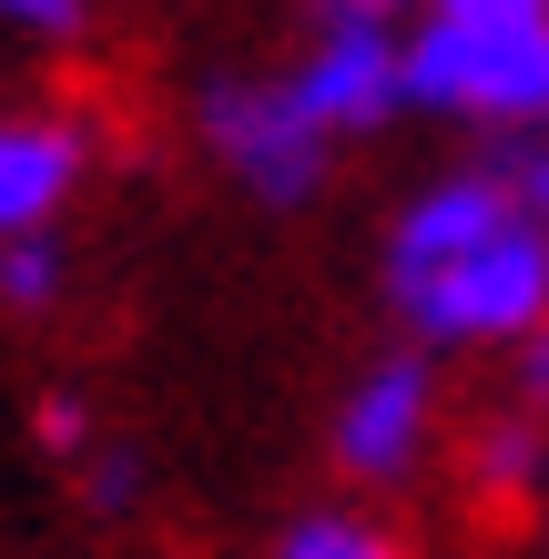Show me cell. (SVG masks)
<instances>
[{
    "label": "cell",
    "instance_id": "obj_5",
    "mask_svg": "<svg viewBox=\"0 0 549 559\" xmlns=\"http://www.w3.org/2000/svg\"><path fill=\"white\" fill-rule=\"evenodd\" d=\"M417 438H428V367L417 356H386V367H367V386L336 407V457L357 478H407Z\"/></svg>",
    "mask_w": 549,
    "mask_h": 559
},
{
    "label": "cell",
    "instance_id": "obj_14",
    "mask_svg": "<svg viewBox=\"0 0 549 559\" xmlns=\"http://www.w3.org/2000/svg\"><path fill=\"white\" fill-rule=\"evenodd\" d=\"M438 11H549V0H438Z\"/></svg>",
    "mask_w": 549,
    "mask_h": 559
},
{
    "label": "cell",
    "instance_id": "obj_10",
    "mask_svg": "<svg viewBox=\"0 0 549 559\" xmlns=\"http://www.w3.org/2000/svg\"><path fill=\"white\" fill-rule=\"evenodd\" d=\"M133 488H143V468L122 448H103V457H82V499L92 509H133Z\"/></svg>",
    "mask_w": 549,
    "mask_h": 559
},
{
    "label": "cell",
    "instance_id": "obj_13",
    "mask_svg": "<svg viewBox=\"0 0 549 559\" xmlns=\"http://www.w3.org/2000/svg\"><path fill=\"white\" fill-rule=\"evenodd\" d=\"M41 438H51V448H82V407L51 397V407H41Z\"/></svg>",
    "mask_w": 549,
    "mask_h": 559
},
{
    "label": "cell",
    "instance_id": "obj_8",
    "mask_svg": "<svg viewBox=\"0 0 549 559\" xmlns=\"http://www.w3.org/2000/svg\"><path fill=\"white\" fill-rule=\"evenodd\" d=\"M51 295H61V254L41 235L0 245V306H51Z\"/></svg>",
    "mask_w": 549,
    "mask_h": 559
},
{
    "label": "cell",
    "instance_id": "obj_7",
    "mask_svg": "<svg viewBox=\"0 0 549 559\" xmlns=\"http://www.w3.org/2000/svg\"><path fill=\"white\" fill-rule=\"evenodd\" d=\"M285 559H397L367 519H296L285 530Z\"/></svg>",
    "mask_w": 549,
    "mask_h": 559
},
{
    "label": "cell",
    "instance_id": "obj_11",
    "mask_svg": "<svg viewBox=\"0 0 549 559\" xmlns=\"http://www.w3.org/2000/svg\"><path fill=\"white\" fill-rule=\"evenodd\" d=\"M0 21H21V31H72L82 0H0Z\"/></svg>",
    "mask_w": 549,
    "mask_h": 559
},
{
    "label": "cell",
    "instance_id": "obj_3",
    "mask_svg": "<svg viewBox=\"0 0 549 559\" xmlns=\"http://www.w3.org/2000/svg\"><path fill=\"white\" fill-rule=\"evenodd\" d=\"M296 112L315 133H367L407 103V31H397V0H315V41L306 61L285 72Z\"/></svg>",
    "mask_w": 549,
    "mask_h": 559
},
{
    "label": "cell",
    "instance_id": "obj_6",
    "mask_svg": "<svg viewBox=\"0 0 549 559\" xmlns=\"http://www.w3.org/2000/svg\"><path fill=\"white\" fill-rule=\"evenodd\" d=\"M82 174V133L72 122H0V245L41 235L61 214V193Z\"/></svg>",
    "mask_w": 549,
    "mask_h": 559
},
{
    "label": "cell",
    "instance_id": "obj_12",
    "mask_svg": "<svg viewBox=\"0 0 549 559\" xmlns=\"http://www.w3.org/2000/svg\"><path fill=\"white\" fill-rule=\"evenodd\" d=\"M520 386H529V397H549V325H529V336H520Z\"/></svg>",
    "mask_w": 549,
    "mask_h": 559
},
{
    "label": "cell",
    "instance_id": "obj_9",
    "mask_svg": "<svg viewBox=\"0 0 549 559\" xmlns=\"http://www.w3.org/2000/svg\"><path fill=\"white\" fill-rule=\"evenodd\" d=\"M529 468H539V438H529V427L478 438V488H529Z\"/></svg>",
    "mask_w": 549,
    "mask_h": 559
},
{
    "label": "cell",
    "instance_id": "obj_4",
    "mask_svg": "<svg viewBox=\"0 0 549 559\" xmlns=\"http://www.w3.org/2000/svg\"><path fill=\"white\" fill-rule=\"evenodd\" d=\"M204 133L265 204H306L315 174H326V133L296 112L285 82H214L204 92Z\"/></svg>",
    "mask_w": 549,
    "mask_h": 559
},
{
    "label": "cell",
    "instance_id": "obj_2",
    "mask_svg": "<svg viewBox=\"0 0 549 559\" xmlns=\"http://www.w3.org/2000/svg\"><path fill=\"white\" fill-rule=\"evenodd\" d=\"M407 103L468 122H549V11H438L407 41Z\"/></svg>",
    "mask_w": 549,
    "mask_h": 559
},
{
    "label": "cell",
    "instance_id": "obj_1",
    "mask_svg": "<svg viewBox=\"0 0 549 559\" xmlns=\"http://www.w3.org/2000/svg\"><path fill=\"white\" fill-rule=\"evenodd\" d=\"M386 285L428 346H520L529 325H549V224L509 183L458 174L407 204Z\"/></svg>",
    "mask_w": 549,
    "mask_h": 559
},
{
    "label": "cell",
    "instance_id": "obj_15",
    "mask_svg": "<svg viewBox=\"0 0 549 559\" xmlns=\"http://www.w3.org/2000/svg\"><path fill=\"white\" fill-rule=\"evenodd\" d=\"M529 214H539V224H549V153H539V163H529Z\"/></svg>",
    "mask_w": 549,
    "mask_h": 559
}]
</instances>
